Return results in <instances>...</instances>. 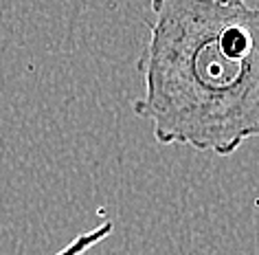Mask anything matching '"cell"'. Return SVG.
<instances>
[{"instance_id":"6da1fadb","label":"cell","mask_w":259,"mask_h":255,"mask_svg":"<svg viewBox=\"0 0 259 255\" xmlns=\"http://www.w3.org/2000/svg\"><path fill=\"white\" fill-rule=\"evenodd\" d=\"M134 113L160 145L231 156L259 136V9L152 0Z\"/></svg>"},{"instance_id":"7a4b0ae2","label":"cell","mask_w":259,"mask_h":255,"mask_svg":"<svg viewBox=\"0 0 259 255\" xmlns=\"http://www.w3.org/2000/svg\"><path fill=\"white\" fill-rule=\"evenodd\" d=\"M112 229H114V225L110 220L101 222L99 227H95V229H90V231H86V233L77 235L73 242H68V244L64 248H60L55 255H83L86 251H90V248H95L99 242L106 240L108 235L112 233Z\"/></svg>"},{"instance_id":"3957f363","label":"cell","mask_w":259,"mask_h":255,"mask_svg":"<svg viewBox=\"0 0 259 255\" xmlns=\"http://www.w3.org/2000/svg\"><path fill=\"white\" fill-rule=\"evenodd\" d=\"M222 5H231V7H242V5H246V0H220Z\"/></svg>"}]
</instances>
